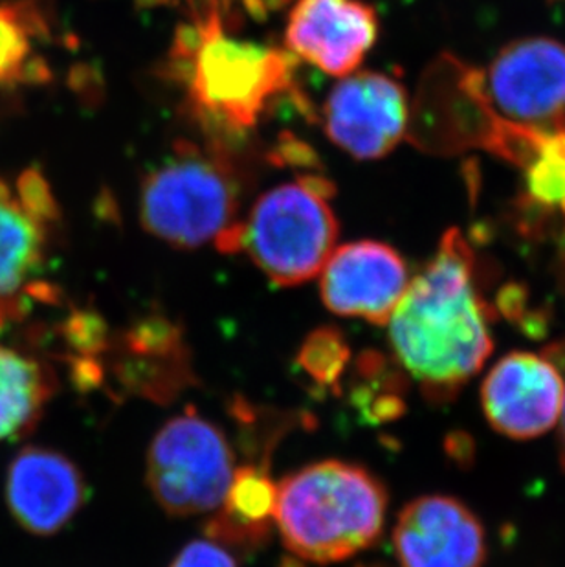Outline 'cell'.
<instances>
[{
  "instance_id": "cell-25",
  "label": "cell",
  "mask_w": 565,
  "mask_h": 567,
  "mask_svg": "<svg viewBox=\"0 0 565 567\" xmlns=\"http://www.w3.org/2000/svg\"><path fill=\"white\" fill-rule=\"evenodd\" d=\"M282 567H301L298 563H294V560H285V564H282Z\"/></svg>"
},
{
  "instance_id": "cell-1",
  "label": "cell",
  "mask_w": 565,
  "mask_h": 567,
  "mask_svg": "<svg viewBox=\"0 0 565 567\" xmlns=\"http://www.w3.org/2000/svg\"><path fill=\"white\" fill-rule=\"evenodd\" d=\"M386 326L399 364L430 395H452L483 368L492 338L474 256L461 231L444 234Z\"/></svg>"
},
{
  "instance_id": "cell-19",
  "label": "cell",
  "mask_w": 565,
  "mask_h": 567,
  "mask_svg": "<svg viewBox=\"0 0 565 567\" xmlns=\"http://www.w3.org/2000/svg\"><path fill=\"white\" fill-rule=\"evenodd\" d=\"M47 35L49 22L33 0L0 4V85L21 81L24 64L33 58V39Z\"/></svg>"
},
{
  "instance_id": "cell-13",
  "label": "cell",
  "mask_w": 565,
  "mask_h": 567,
  "mask_svg": "<svg viewBox=\"0 0 565 567\" xmlns=\"http://www.w3.org/2000/svg\"><path fill=\"white\" fill-rule=\"evenodd\" d=\"M86 498L80 468L55 450L28 446L13 457L6 476V504L17 524L38 536L70 524Z\"/></svg>"
},
{
  "instance_id": "cell-8",
  "label": "cell",
  "mask_w": 565,
  "mask_h": 567,
  "mask_svg": "<svg viewBox=\"0 0 565 567\" xmlns=\"http://www.w3.org/2000/svg\"><path fill=\"white\" fill-rule=\"evenodd\" d=\"M492 105L512 124L545 127L565 114V44L549 38L514 41L486 74Z\"/></svg>"
},
{
  "instance_id": "cell-23",
  "label": "cell",
  "mask_w": 565,
  "mask_h": 567,
  "mask_svg": "<svg viewBox=\"0 0 565 567\" xmlns=\"http://www.w3.org/2000/svg\"><path fill=\"white\" fill-rule=\"evenodd\" d=\"M544 357L553 362L556 365V370L561 371L562 379H564V388H565V338L562 340H556L555 343H551L547 348L544 349ZM561 452H562V463L565 466V395H564V408H562L561 413Z\"/></svg>"
},
{
  "instance_id": "cell-9",
  "label": "cell",
  "mask_w": 565,
  "mask_h": 567,
  "mask_svg": "<svg viewBox=\"0 0 565 567\" xmlns=\"http://www.w3.org/2000/svg\"><path fill=\"white\" fill-rule=\"evenodd\" d=\"M321 300L329 311L386 326L410 285L404 259L380 241L335 248L320 272Z\"/></svg>"
},
{
  "instance_id": "cell-7",
  "label": "cell",
  "mask_w": 565,
  "mask_h": 567,
  "mask_svg": "<svg viewBox=\"0 0 565 567\" xmlns=\"http://www.w3.org/2000/svg\"><path fill=\"white\" fill-rule=\"evenodd\" d=\"M323 118L332 144L358 161H377L404 138L410 102L402 83L391 75L355 70L329 92Z\"/></svg>"
},
{
  "instance_id": "cell-16",
  "label": "cell",
  "mask_w": 565,
  "mask_h": 567,
  "mask_svg": "<svg viewBox=\"0 0 565 567\" xmlns=\"http://www.w3.org/2000/svg\"><path fill=\"white\" fill-rule=\"evenodd\" d=\"M127 360L123 382L150 396L166 399L189 379L181 332L167 320H144L123 337Z\"/></svg>"
},
{
  "instance_id": "cell-3",
  "label": "cell",
  "mask_w": 565,
  "mask_h": 567,
  "mask_svg": "<svg viewBox=\"0 0 565 567\" xmlns=\"http://www.w3.org/2000/svg\"><path fill=\"white\" fill-rule=\"evenodd\" d=\"M388 493L363 466L327 460L278 485L276 525L294 557L341 563L373 547L386 524Z\"/></svg>"
},
{
  "instance_id": "cell-15",
  "label": "cell",
  "mask_w": 565,
  "mask_h": 567,
  "mask_svg": "<svg viewBox=\"0 0 565 567\" xmlns=\"http://www.w3.org/2000/svg\"><path fill=\"white\" fill-rule=\"evenodd\" d=\"M49 220L39 219L19 197L0 203V329L16 315L19 298L47 296V285L33 284L32 276L44 261Z\"/></svg>"
},
{
  "instance_id": "cell-12",
  "label": "cell",
  "mask_w": 565,
  "mask_h": 567,
  "mask_svg": "<svg viewBox=\"0 0 565 567\" xmlns=\"http://www.w3.org/2000/svg\"><path fill=\"white\" fill-rule=\"evenodd\" d=\"M400 567H483L485 533L459 499L422 496L405 505L393 530Z\"/></svg>"
},
{
  "instance_id": "cell-18",
  "label": "cell",
  "mask_w": 565,
  "mask_h": 567,
  "mask_svg": "<svg viewBox=\"0 0 565 567\" xmlns=\"http://www.w3.org/2000/svg\"><path fill=\"white\" fill-rule=\"evenodd\" d=\"M52 393L54 377L47 365L0 346V443L30 432Z\"/></svg>"
},
{
  "instance_id": "cell-10",
  "label": "cell",
  "mask_w": 565,
  "mask_h": 567,
  "mask_svg": "<svg viewBox=\"0 0 565 567\" xmlns=\"http://www.w3.org/2000/svg\"><path fill=\"white\" fill-rule=\"evenodd\" d=\"M564 379L547 357L507 354L492 368L481 388L486 419L512 440H533L549 432L564 408Z\"/></svg>"
},
{
  "instance_id": "cell-11",
  "label": "cell",
  "mask_w": 565,
  "mask_h": 567,
  "mask_svg": "<svg viewBox=\"0 0 565 567\" xmlns=\"http://www.w3.org/2000/svg\"><path fill=\"white\" fill-rule=\"evenodd\" d=\"M379 39V17L363 0H298L288 16V54L323 74L343 78Z\"/></svg>"
},
{
  "instance_id": "cell-22",
  "label": "cell",
  "mask_w": 565,
  "mask_h": 567,
  "mask_svg": "<svg viewBox=\"0 0 565 567\" xmlns=\"http://www.w3.org/2000/svg\"><path fill=\"white\" fill-rule=\"evenodd\" d=\"M170 567H237L232 553L212 538L187 544Z\"/></svg>"
},
{
  "instance_id": "cell-6",
  "label": "cell",
  "mask_w": 565,
  "mask_h": 567,
  "mask_svg": "<svg viewBox=\"0 0 565 567\" xmlns=\"http://www.w3.org/2000/svg\"><path fill=\"white\" fill-rule=\"evenodd\" d=\"M234 474V450L223 430L193 410L170 419L151 443L147 483L171 516L214 513Z\"/></svg>"
},
{
  "instance_id": "cell-4",
  "label": "cell",
  "mask_w": 565,
  "mask_h": 567,
  "mask_svg": "<svg viewBox=\"0 0 565 567\" xmlns=\"http://www.w3.org/2000/svg\"><path fill=\"white\" fill-rule=\"evenodd\" d=\"M138 212L145 231L170 247L201 248L212 243L220 252L234 254L243 219L239 178L219 151L178 144L144 178Z\"/></svg>"
},
{
  "instance_id": "cell-5",
  "label": "cell",
  "mask_w": 565,
  "mask_h": 567,
  "mask_svg": "<svg viewBox=\"0 0 565 567\" xmlns=\"http://www.w3.org/2000/svg\"><path fill=\"white\" fill-rule=\"evenodd\" d=\"M335 193L326 177L307 173L263 193L235 234V252H245L268 279L294 287L320 276L338 241Z\"/></svg>"
},
{
  "instance_id": "cell-20",
  "label": "cell",
  "mask_w": 565,
  "mask_h": 567,
  "mask_svg": "<svg viewBox=\"0 0 565 567\" xmlns=\"http://www.w3.org/2000/svg\"><path fill=\"white\" fill-rule=\"evenodd\" d=\"M301 370L320 385H337L349 362V348L335 327L312 332L298 354Z\"/></svg>"
},
{
  "instance_id": "cell-14",
  "label": "cell",
  "mask_w": 565,
  "mask_h": 567,
  "mask_svg": "<svg viewBox=\"0 0 565 567\" xmlns=\"http://www.w3.org/2000/svg\"><path fill=\"white\" fill-rule=\"evenodd\" d=\"M278 507V485L263 466L235 468L219 513L209 519L212 540L226 549L251 551L273 535Z\"/></svg>"
},
{
  "instance_id": "cell-24",
  "label": "cell",
  "mask_w": 565,
  "mask_h": 567,
  "mask_svg": "<svg viewBox=\"0 0 565 567\" xmlns=\"http://www.w3.org/2000/svg\"><path fill=\"white\" fill-rule=\"evenodd\" d=\"M13 197L11 195L10 188H8V184L0 178V203H4V200H10V198Z\"/></svg>"
},
{
  "instance_id": "cell-21",
  "label": "cell",
  "mask_w": 565,
  "mask_h": 567,
  "mask_svg": "<svg viewBox=\"0 0 565 567\" xmlns=\"http://www.w3.org/2000/svg\"><path fill=\"white\" fill-rule=\"evenodd\" d=\"M17 197L24 204V208L30 209L39 219L54 223L59 217L58 203H55L54 193L50 189L43 173L30 167L21 173L17 178Z\"/></svg>"
},
{
  "instance_id": "cell-17",
  "label": "cell",
  "mask_w": 565,
  "mask_h": 567,
  "mask_svg": "<svg viewBox=\"0 0 565 567\" xmlns=\"http://www.w3.org/2000/svg\"><path fill=\"white\" fill-rule=\"evenodd\" d=\"M505 150L514 147L525 167L528 198L542 208L565 215V122L545 127L511 124Z\"/></svg>"
},
{
  "instance_id": "cell-2",
  "label": "cell",
  "mask_w": 565,
  "mask_h": 567,
  "mask_svg": "<svg viewBox=\"0 0 565 567\" xmlns=\"http://www.w3.org/2000/svg\"><path fill=\"white\" fill-rule=\"evenodd\" d=\"M173 60L198 118L226 133L256 127L270 102L292 85L290 54L234 38L215 2L181 32Z\"/></svg>"
}]
</instances>
